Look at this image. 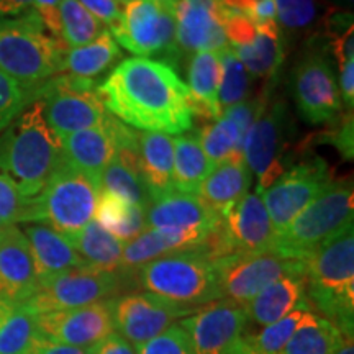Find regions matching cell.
<instances>
[{
    "label": "cell",
    "mask_w": 354,
    "mask_h": 354,
    "mask_svg": "<svg viewBox=\"0 0 354 354\" xmlns=\"http://www.w3.org/2000/svg\"><path fill=\"white\" fill-rule=\"evenodd\" d=\"M110 115L136 130L180 133L192 128L189 88L171 64L149 57H128L99 86Z\"/></svg>",
    "instance_id": "6da1fadb"
},
{
    "label": "cell",
    "mask_w": 354,
    "mask_h": 354,
    "mask_svg": "<svg viewBox=\"0 0 354 354\" xmlns=\"http://www.w3.org/2000/svg\"><path fill=\"white\" fill-rule=\"evenodd\" d=\"M61 161V140L46 123L39 99L0 133V172L10 177L25 196L38 197Z\"/></svg>",
    "instance_id": "7a4b0ae2"
},
{
    "label": "cell",
    "mask_w": 354,
    "mask_h": 354,
    "mask_svg": "<svg viewBox=\"0 0 354 354\" xmlns=\"http://www.w3.org/2000/svg\"><path fill=\"white\" fill-rule=\"evenodd\" d=\"M305 264V299L343 333H354V230L344 227Z\"/></svg>",
    "instance_id": "3957f363"
},
{
    "label": "cell",
    "mask_w": 354,
    "mask_h": 354,
    "mask_svg": "<svg viewBox=\"0 0 354 354\" xmlns=\"http://www.w3.org/2000/svg\"><path fill=\"white\" fill-rule=\"evenodd\" d=\"M66 51L33 8L17 19H0V71L24 86L41 87L59 76Z\"/></svg>",
    "instance_id": "277c9868"
},
{
    "label": "cell",
    "mask_w": 354,
    "mask_h": 354,
    "mask_svg": "<svg viewBox=\"0 0 354 354\" xmlns=\"http://www.w3.org/2000/svg\"><path fill=\"white\" fill-rule=\"evenodd\" d=\"M122 277H133L149 294L189 308L221 299L214 261L201 248L162 256Z\"/></svg>",
    "instance_id": "5b68a950"
},
{
    "label": "cell",
    "mask_w": 354,
    "mask_h": 354,
    "mask_svg": "<svg viewBox=\"0 0 354 354\" xmlns=\"http://www.w3.org/2000/svg\"><path fill=\"white\" fill-rule=\"evenodd\" d=\"M353 216L354 192L351 183L331 180L284 232L276 234L271 251L282 258L305 261L323 243L351 225Z\"/></svg>",
    "instance_id": "8992f818"
},
{
    "label": "cell",
    "mask_w": 354,
    "mask_h": 354,
    "mask_svg": "<svg viewBox=\"0 0 354 354\" xmlns=\"http://www.w3.org/2000/svg\"><path fill=\"white\" fill-rule=\"evenodd\" d=\"M99 196L95 179L61 161L38 196L41 223L64 238L73 236L94 220Z\"/></svg>",
    "instance_id": "52a82bcc"
},
{
    "label": "cell",
    "mask_w": 354,
    "mask_h": 354,
    "mask_svg": "<svg viewBox=\"0 0 354 354\" xmlns=\"http://www.w3.org/2000/svg\"><path fill=\"white\" fill-rule=\"evenodd\" d=\"M46 123L57 138L100 125L109 112L99 95V84L92 79L59 74L39 88Z\"/></svg>",
    "instance_id": "ba28073f"
},
{
    "label": "cell",
    "mask_w": 354,
    "mask_h": 354,
    "mask_svg": "<svg viewBox=\"0 0 354 354\" xmlns=\"http://www.w3.org/2000/svg\"><path fill=\"white\" fill-rule=\"evenodd\" d=\"M117 44L136 57H162L172 66L180 57L176 43V21L166 2L131 0L123 8L122 21L109 30Z\"/></svg>",
    "instance_id": "9c48e42d"
},
{
    "label": "cell",
    "mask_w": 354,
    "mask_h": 354,
    "mask_svg": "<svg viewBox=\"0 0 354 354\" xmlns=\"http://www.w3.org/2000/svg\"><path fill=\"white\" fill-rule=\"evenodd\" d=\"M276 232L259 192H248L205 238L201 250L212 261L234 253L271 251Z\"/></svg>",
    "instance_id": "30bf717a"
},
{
    "label": "cell",
    "mask_w": 354,
    "mask_h": 354,
    "mask_svg": "<svg viewBox=\"0 0 354 354\" xmlns=\"http://www.w3.org/2000/svg\"><path fill=\"white\" fill-rule=\"evenodd\" d=\"M123 284L120 271H100L92 266H82L39 281L35 295L25 304L35 313L73 310L117 297Z\"/></svg>",
    "instance_id": "8fae6325"
},
{
    "label": "cell",
    "mask_w": 354,
    "mask_h": 354,
    "mask_svg": "<svg viewBox=\"0 0 354 354\" xmlns=\"http://www.w3.org/2000/svg\"><path fill=\"white\" fill-rule=\"evenodd\" d=\"M221 299L246 307L261 290L289 274H305L304 261L282 258L272 251L234 253L214 261Z\"/></svg>",
    "instance_id": "7c38bea8"
},
{
    "label": "cell",
    "mask_w": 354,
    "mask_h": 354,
    "mask_svg": "<svg viewBox=\"0 0 354 354\" xmlns=\"http://www.w3.org/2000/svg\"><path fill=\"white\" fill-rule=\"evenodd\" d=\"M289 115L282 102L266 100L243 141V158L251 174L258 177L256 192L263 194L286 172Z\"/></svg>",
    "instance_id": "4fadbf2b"
},
{
    "label": "cell",
    "mask_w": 354,
    "mask_h": 354,
    "mask_svg": "<svg viewBox=\"0 0 354 354\" xmlns=\"http://www.w3.org/2000/svg\"><path fill=\"white\" fill-rule=\"evenodd\" d=\"M292 95L300 117L320 125L338 118L343 104L326 48H312L292 71Z\"/></svg>",
    "instance_id": "5bb4252c"
},
{
    "label": "cell",
    "mask_w": 354,
    "mask_h": 354,
    "mask_svg": "<svg viewBox=\"0 0 354 354\" xmlns=\"http://www.w3.org/2000/svg\"><path fill=\"white\" fill-rule=\"evenodd\" d=\"M331 177L320 158H312L292 166L261 196L276 234L282 233L320 196Z\"/></svg>",
    "instance_id": "9a60e30c"
},
{
    "label": "cell",
    "mask_w": 354,
    "mask_h": 354,
    "mask_svg": "<svg viewBox=\"0 0 354 354\" xmlns=\"http://www.w3.org/2000/svg\"><path fill=\"white\" fill-rule=\"evenodd\" d=\"M113 328L133 346L165 333L196 308L183 307L149 292H131L110 299Z\"/></svg>",
    "instance_id": "2e32d148"
},
{
    "label": "cell",
    "mask_w": 354,
    "mask_h": 354,
    "mask_svg": "<svg viewBox=\"0 0 354 354\" xmlns=\"http://www.w3.org/2000/svg\"><path fill=\"white\" fill-rule=\"evenodd\" d=\"M166 3L176 21L179 53H218L230 46L223 28L227 7L220 0H167Z\"/></svg>",
    "instance_id": "e0dca14e"
},
{
    "label": "cell",
    "mask_w": 354,
    "mask_h": 354,
    "mask_svg": "<svg viewBox=\"0 0 354 354\" xmlns=\"http://www.w3.org/2000/svg\"><path fill=\"white\" fill-rule=\"evenodd\" d=\"M179 325L187 331L196 354H223L243 336L248 315L245 307L220 299L197 307Z\"/></svg>",
    "instance_id": "ac0fdd59"
},
{
    "label": "cell",
    "mask_w": 354,
    "mask_h": 354,
    "mask_svg": "<svg viewBox=\"0 0 354 354\" xmlns=\"http://www.w3.org/2000/svg\"><path fill=\"white\" fill-rule=\"evenodd\" d=\"M136 133L109 113L100 125L61 138L63 161L99 183L102 171L112 161L118 146L131 140Z\"/></svg>",
    "instance_id": "d6986e66"
},
{
    "label": "cell",
    "mask_w": 354,
    "mask_h": 354,
    "mask_svg": "<svg viewBox=\"0 0 354 354\" xmlns=\"http://www.w3.org/2000/svg\"><path fill=\"white\" fill-rule=\"evenodd\" d=\"M38 328L46 339L88 349L112 335L110 299L73 310L37 313Z\"/></svg>",
    "instance_id": "ffe728a7"
},
{
    "label": "cell",
    "mask_w": 354,
    "mask_h": 354,
    "mask_svg": "<svg viewBox=\"0 0 354 354\" xmlns=\"http://www.w3.org/2000/svg\"><path fill=\"white\" fill-rule=\"evenodd\" d=\"M38 289L32 250L17 225L0 228V299L24 304Z\"/></svg>",
    "instance_id": "44dd1931"
},
{
    "label": "cell",
    "mask_w": 354,
    "mask_h": 354,
    "mask_svg": "<svg viewBox=\"0 0 354 354\" xmlns=\"http://www.w3.org/2000/svg\"><path fill=\"white\" fill-rule=\"evenodd\" d=\"M220 216L197 194L172 190L154 198L146 209V225L165 232L210 233L218 225Z\"/></svg>",
    "instance_id": "7402d4cb"
},
{
    "label": "cell",
    "mask_w": 354,
    "mask_h": 354,
    "mask_svg": "<svg viewBox=\"0 0 354 354\" xmlns=\"http://www.w3.org/2000/svg\"><path fill=\"white\" fill-rule=\"evenodd\" d=\"M209 233L202 232H165V230L146 228L123 246L122 276H130L141 266L151 263L162 256L197 250L203 245Z\"/></svg>",
    "instance_id": "603a6c76"
},
{
    "label": "cell",
    "mask_w": 354,
    "mask_h": 354,
    "mask_svg": "<svg viewBox=\"0 0 354 354\" xmlns=\"http://www.w3.org/2000/svg\"><path fill=\"white\" fill-rule=\"evenodd\" d=\"M100 192L112 194L133 203L148 209L151 196L146 187L140 169L138 133L131 140L118 146L112 161L105 166L99 177Z\"/></svg>",
    "instance_id": "cb8c5ba5"
},
{
    "label": "cell",
    "mask_w": 354,
    "mask_h": 354,
    "mask_svg": "<svg viewBox=\"0 0 354 354\" xmlns=\"http://www.w3.org/2000/svg\"><path fill=\"white\" fill-rule=\"evenodd\" d=\"M253 174L245 158H232L216 165L201 184L197 196L216 215L223 216L243 196L250 192Z\"/></svg>",
    "instance_id": "d4e9b609"
},
{
    "label": "cell",
    "mask_w": 354,
    "mask_h": 354,
    "mask_svg": "<svg viewBox=\"0 0 354 354\" xmlns=\"http://www.w3.org/2000/svg\"><path fill=\"white\" fill-rule=\"evenodd\" d=\"M24 234L32 250L38 282L69 269L88 266L63 234L43 223L26 225Z\"/></svg>",
    "instance_id": "484cf974"
},
{
    "label": "cell",
    "mask_w": 354,
    "mask_h": 354,
    "mask_svg": "<svg viewBox=\"0 0 354 354\" xmlns=\"http://www.w3.org/2000/svg\"><path fill=\"white\" fill-rule=\"evenodd\" d=\"M140 169L151 201L174 190V143L166 133H138Z\"/></svg>",
    "instance_id": "4316f807"
},
{
    "label": "cell",
    "mask_w": 354,
    "mask_h": 354,
    "mask_svg": "<svg viewBox=\"0 0 354 354\" xmlns=\"http://www.w3.org/2000/svg\"><path fill=\"white\" fill-rule=\"evenodd\" d=\"M305 300V274H289L269 284L246 305L248 322L268 326L289 315Z\"/></svg>",
    "instance_id": "83f0119b"
},
{
    "label": "cell",
    "mask_w": 354,
    "mask_h": 354,
    "mask_svg": "<svg viewBox=\"0 0 354 354\" xmlns=\"http://www.w3.org/2000/svg\"><path fill=\"white\" fill-rule=\"evenodd\" d=\"M189 107L190 112L207 120L221 117L218 87L221 64L218 53L201 51L194 55L189 64Z\"/></svg>",
    "instance_id": "f1b7e54d"
},
{
    "label": "cell",
    "mask_w": 354,
    "mask_h": 354,
    "mask_svg": "<svg viewBox=\"0 0 354 354\" xmlns=\"http://www.w3.org/2000/svg\"><path fill=\"white\" fill-rule=\"evenodd\" d=\"M254 41L248 46L233 48L238 59L241 61L248 73L254 77L271 79L279 73L284 63L287 43L286 37L279 28L277 21L256 25ZM232 48V46H230Z\"/></svg>",
    "instance_id": "f546056e"
},
{
    "label": "cell",
    "mask_w": 354,
    "mask_h": 354,
    "mask_svg": "<svg viewBox=\"0 0 354 354\" xmlns=\"http://www.w3.org/2000/svg\"><path fill=\"white\" fill-rule=\"evenodd\" d=\"M41 338L37 313L28 305L0 299V354H33Z\"/></svg>",
    "instance_id": "4dcf8cb0"
},
{
    "label": "cell",
    "mask_w": 354,
    "mask_h": 354,
    "mask_svg": "<svg viewBox=\"0 0 354 354\" xmlns=\"http://www.w3.org/2000/svg\"><path fill=\"white\" fill-rule=\"evenodd\" d=\"M172 143H174V169H172L174 190L197 194L201 184L215 166L203 151L197 131L180 133L172 138Z\"/></svg>",
    "instance_id": "1f68e13d"
},
{
    "label": "cell",
    "mask_w": 354,
    "mask_h": 354,
    "mask_svg": "<svg viewBox=\"0 0 354 354\" xmlns=\"http://www.w3.org/2000/svg\"><path fill=\"white\" fill-rule=\"evenodd\" d=\"M123 53L107 28L94 41L79 48H69L63 59V73L71 76L92 79L104 74L122 59Z\"/></svg>",
    "instance_id": "d6a6232c"
},
{
    "label": "cell",
    "mask_w": 354,
    "mask_h": 354,
    "mask_svg": "<svg viewBox=\"0 0 354 354\" xmlns=\"http://www.w3.org/2000/svg\"><path fill=\"white\" fill-rule=\"evenodd\" d=\"M66 240L92 268L110 272L120 271L123 243L102 228L95 220Z\"/></svg>",
    "instance_id": "836d02e7"
},
{
    "label": "cell",
    "mask_w": 354,
    "mask_h": 354,
    "mask_svg": "<svg viewBox=\"0 0 354 354\" xmlns=\"http://www.w3.org/2000/svg\"><path fill=\"white\" fill-rule=\"evenodd\" d=\"M94 220L122 243L131 241L148 228L146 210L112 194L100 192Z\"/></svg>",
    "instance_id": "e575fe53"
},
{
    "label": "cell",
    "mask_w": 354,
    "mask_h": 354,
    "mask_svg": "<svg viewBox=\"0 0 354 354\" xmlns=\"http://www.w3.org/2000/svg\"><path fill=\"white\" fill-rule=\"evenodd\" d=\"M342 339L333 323L308 312L281 354H335Z\"/></svg>",
    "instance_id": "d590c367"
},
{
    "label": "cell",
    "mask_w": 354,
    "mask_h": 354,
    "mask_svg": "<svg viewBox=\"0 0 354 354\" xmlns=\"http://www.w3.org/2000/svg\"><path fill=\"white\" fill-rule=\"evenodd\" d=\"M276 3V21L287 38L300 35L317 37L320 32L323 17L328 7L323 8L322 0H274Z\"/></svg>",
    "instance_id": "8d00e7d4"
},
{
    "label": "cell",
    "mask_w": 354,
    "mask_h": 354,
    "mask_svg": "<svg viewBox=\"0 0 354 354\" xmlns=\"http://www.w3.org/2000/svg\"><path fill=\"white\" fill-rule=\"evenodd\" d=\"M203 151L214 166L232 158H243V138L236 123L221 115L197 131Z\"/></svg>",
    "instance_id": "74e56055"
},
{
    "label": "cell",
    "mask_w": 354,
    "mask_h": 354,
    "mask_svg": "<svg viewBox=\"0 0 354 354\" xmlns=\"http://www.w3.org/2000/svg\"><path fill=\"white\" fill-rule=\"evenodd\" d=\"M61 39L68 48L92 43L102 33V24L79 0H61Z\"/></svg>",
    "instance_id": "f35d334b"
},
{
    "label": "cell",
    "mask_w": 354,
    "mask_h": 354,
    "mask_svg": "<svg viewBox=\"0 0 354 354\" xmlns=\"http://www.w3.org/2000/svg\"><path fill=\"white\" fill-rule=\"evenodd\" d=\"M221 64V79L218 87V104L221 112L233 105L241 104L250 94V73L238 59L233 48L218 51Z\"/></svg>",
    "instance_id": "ab89813d"
},
{
    "label": "cell",
    "mask_w": 354,
    "mask_h": 354,
    "mask_svg": "<svg viewBox=\"0 0 354 354\" xmlns=\"http://www.w3.org/2000/svg\"><path fill=\"white\" fill-rule=\"evenodd\" d=\"M308 312H312V310H310V305L305 300L297 308L292 310L289 315L271 323V325L263 326V330L258 331V333H251L248 336H243V338L254 349H258L259 353L281 354L282 349L286 348V344L289 343L292 335L299 328L300 322L304 320V317Z\"/></svg>",
    "instance_id": "60d3db41"
},
{
    "label": "cell",
    "mask_w": 354,
    "mask_h": 354,
    "mask_svg": "<svg viewBox=\"0 0 354 354\" xmlns=\"http://www.w3.org/2000/svg\"><path fill=\"white\" fill-rule=\"evenodd\" d=\"M0 220L7 225L41 223L38 197H28L3 172H0Z\"/></svg>",
    "instance_id": "b9f144b4"
},
{
    "label": "cell",
    "mask_w": 354,
    "mask_h": 354,
    "mask_svg": "<svg viewBox=\"0 0 354 354\" xmlns=\"http://www.w3.org/2000/svg\"><path fill=\"white\" fill-rule=\"evenodd\" d=\"M39 88L28 87L0 71V133L10 125L17 115L38 99Z\"/></svg>",
    "instance_id": "7bdbcfd3"
},
{
    "label": "cell",
    "mask_w": 354,
    "mask_h": 354,
    "mask_svg": "<svg viewBox=\"0 0 354 354\" xmlns=\"http://www.w3.org/2000/svg\"><path fill=\"white\" fill-rule=\"evenodd\" d=\"M138 354H196L192 343L183 326L179 323L167 328L156 338L136 348Z\"/></svg>",
    "instance_id": "ee69618b"
},
{
    "label": "cell",
    "mask_w": 354,
    "mask_h": 354,
    "mask_svg": "<svg viewBox=\"0 0 354 354\" xmlns=\"http://www.w3.org/2000/svg\"><path fill=\"white\" fill-rule=\"evenodd\" d=\"M223 28L225 35H227L228 44L232 48L248 46V44L254 41L256 33H258L254 21L250 17H246L245 13L228 10V8L227 13H225Z\"/></svg>",
    "instance_id": "f6af8a7d"
},
{
    "label": "cell",
    "mask_w": 354,
    "mask_h": 354,
    "mask_svg": "<svg viewBox=\"0 0 354 354\" xmlns=\"http://www.w3.org/2000/svg\"><path fill=\"white\" fill-rule=\"evenodd\" d=\"M354 122L353 112H346L339 120H336V125L330 128L328 131L320 135L322 143H330L338 149L339 154L346 159L353 161L354 156Z\"/></svg>",
    "instance_id": "bcb514c9"
},
{
    "label": "cell",
    "mask_w": 354,
    "mask_h": 354,
    "mask_svg": "<svg viewBox=\"0 0 354 354\" xmlns=\"http://www.w3.org/2000/svg\"><path fill=\"white\" fill-rule=\"evenodd\" d=\"M97 20H102L110 30L122 21L123 10L117 0H79Z\"/></svg>",
    "instance_id": "7dc6e473"
},
{
    "label": "cell",
    "mask_w": 354,
    "mask_h": 354,
    "mask_svg": "<svg viewBox=\"0 0 354 354\" xmlns=\"http://www.w3.org/2000/svg\"><path fill=\"white\" fill-rule=\"evenodd\" d=\"M61 0H33V10L38 13L44 28L51 33V37L61 39ZM63 41V39H61Z\"/></svg>",
    "instance_id": "c3c4849f"
},
{
    "label": "cell",
    "mask_w": 354,
    "mask_h": 354,
    "mask_svg": "<svg viewBox=\"0 0 354 354\" xmlns=\"http://www.w3.org/2000/svg\"><path fill=\"white\" fill-rule=\"evenodd\" d=\"M339 95L346 112H353L354 107V61L339 68Z\"/></svg>",
    "instance_id": "681fc988"
},
{
    "label": "cell",
    "mask_w": 354,
    "mask_h": 354,
    "mask_svg": "<svg viewBox=\"0 0 354 354\" xmlns=\"http://www.w3.org/2000/svg\"><path fill=\"white\" fill-rule=\"evenodd\" d=\"M94 349L95 354H138L136 353V346L127 342L117 331H113L107 338L102 339L99 344H95Z\"/></svg>",
    "instance_id": "f907efd6"
},
{
    "label": "cell",
    "mask_w": 354,
    "mask_h": 354,
    "mask_svg": "<svg viewBox=\"0 0 354 354\" xmlns=\"http://www.w3.org/2000/svg\"><path fill=\"white\" fill-rule=\"evenodd\" d=\"M87 351L88 349L51 342V339H46L43 336V338L38 342L37 348H35L33 354H87Z\"/></svg>",
    "instance_id": "816d5d0a"
},
{
    "label": "cell",
    "mask_w": 354,
    "mask_h": 354,
    "mask_svg": "<svg viewBox=\"0 0 354 354\" xmlns=\"http://www.w3.org/2000/svg\"><path fill=\"white\" fill-rule=\"evenodd\" d=\"M32 7L33 0H0V17H20Z\"/></svg>",
    "instance_id": "f5cc1de1"
},
{
    "label": "cell",
    "mask_w": 354,
    "mask_h": 354,
    "mask_svg": "<svg viewBox=\"0 0 354 354\" xmlns=\"http://www.w3.org/2000/svg\"><path fill=\"white\" fill-rule=\"evenodd\" d=\"M223 354H264V353H259L258 349H254L253 346H251L250 343L246 342L245 338L238 339V342H234L232 346H230L227 351H225Z\"/></svg>",
    "instance_id": "db71d44e"
},
{
    "label": "cell",
    "mask_w": 354,
    "mask_h": 354,
    "mask_svg": "<svg viewBox=\"0 0 354 354\" xmlns=\"http://www.w3.org/2000/svg\"><path fill=\"white\" fill-rule=\"evenodd\" d=\"M335 354H354V333H343Z\"/></svg>",
    "instance_id": "11a10c76"
},
{
    "label": "cell",
    "mask_w": 354,
    "mask_h": 354,
    "mask_svg": "<svg viewBox=\"0 0 354 354\" xmlns=\"http://www.w3.org/2000/svg\"><path fill=\"white\" fill-rule=\"evenodd\" d=\"M330 3V7L342 8V10H351L353 0H326Z\"/></svg>",
    "instance_id": "9f6ffc18"
},
{
    "label": "cell",
    "mask_w": 354,
    "mask_h": 354,
    "mask_svg": "<svg viewBox=\"0 0 354 354\" xmlns=\"http://www.w3.org/2000/svg\"><path fill=\"white\" fill-rule=\"evenodd\" d=\"M87 354H95V349H94V346H92V348H88Z\"/></svg>",
    "instance_id": "6f0895ef"
},
{
    "label": "cell",
    "mask_w": 354,
    "mask_h": 354,
    "mask_svg": "<svg viewBox=\"0 0 354 354\" xmlns=\"http://www.w3.org/2000/svg\"><path fill=\"white\" fill-rule=\"evenodd\" d=\"M117 2H122V3H128V2H131V0H117Z\"/></svg>",
    "instance_id": "680465c9"
},
{
    "label": "cell",
    "mask_w": 354,
    "mask_h": 354,
    "mask_svg": "<svg viewBox=\"0 0 354 354\" xmlns=\"http://www.w3.org/2000/svg\"><path fill=\"white\" fill-rule=\"evenodd\" d=\"M3 227H7V223H3V221L0 220V228H3Z\"/></svg>",
    "instance_id": "91938a15"
},
{
    "label": "cell",
    "mask_w": 354,
    "mask_h": 354,
    "mask_svg": "<svg viewBox=\"0 0 354 354\" xmlns=\"http://www.w3.org/2000/svg\"><path fill=\"white\" fill-rule=\"evenodd\" d=\"M161 2H167V0H161Z\"/></svg>",
    "instance_id": "94428289"
}]
</instances>
